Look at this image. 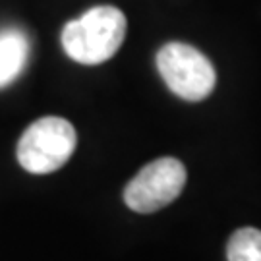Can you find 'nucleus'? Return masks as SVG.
<instances>
[{
    "label": "nucleus",
    "mask_w": 261,
    "mask_h": 261,
    "mask_svg": "<svg viewBox=\"0 0 261 261\" xmlns=\"http://www.w3.org/2000/svg\"><path fill=\"white\" fill-rule=\"evenodd\" d=\"M126 16L116 6H95L62 29V48L74 62L103 64L118 53L126 37Z\"/></svg>",
    "instance_id": "1"
},
{
    "label": "nucleus",
    "mask_w": 261,
    "mask_h": 261,
    "mask_svg": "<svg viewBox=\"0 0 261 261\" xmlns=\"http://www.w3.org/2000/svg\"><path fill=\"white\" fill-rule=\"evenodd\" d=\"M77 136L74 126L60 116L35 120L18 141V163L31 174H50L74 155Z\"/></svg>",
    "instance_id": "2"
},
{
    "label": "nucleus",
    "mask_w": 261,
    "mask_h": 261,
    "mask_svg": "<svg viewBox=\"0 0 261 261\" xmlns=\"http://www.w3.org/2000/svg\"><path fill=\"white\" fill-rule=\"evenodd\" d=\"M157 70L172 93L192 103L207 99L217 84L211 60L184 43H167L159 48Z\"/></svg>",
    "instance_id": "3"
},
{
    "label": "nucleus",
    "mask_w": 261,
    "mask_h": 261,
    "mask_svg": "<svg viewBox=\"0 0 261 261\" xmlns=\"http://www.w3.org/2000/svg\"><path fill=\"white\" fill-rule=\"evenodd\" d=\"M186 178V167L178 159H155L128 182L124 201L136 213H155L170 205L182 194Z\"/></svg>",
    "instance_id": "4"
},
{
    "label": "nucleus",
    "mask_w": 261,
    "mask_h": 261,
    "mask_svg": "<svg viewBox=\"0 0 261 261\" xmlns=\"http://www.w3.org/2000/svg\"><path fill=\"white\" fill-rule=\"evenodd\" d=\"M28 55L29 41L21 31L8 29L0 33V87L18 80L28 64Z\"/></svg>",
    "instance_id": "5"
},
{
    "label": "nucleus",
    "mask_w": 261,
    "mask_h": 261,
    "mask_svg": "<svg viewBox=\"0 0 261 261\" xmlns=\"http://www.w3.org/2000/svg\"><path fill=\"white\" fill-rule=\"evenodd\" d=\"M228 261H261V230L246 226L230 236L226 246Z\"/></svg>",
    "instance_id": "6"
}]
</instances>
